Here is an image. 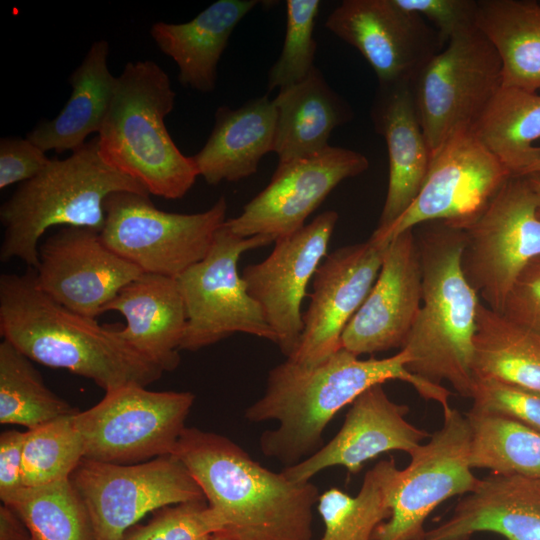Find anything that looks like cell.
Segmentation results:
<instances>
[{
  "label": "cell",
  "mask_w": 540,
  "mask_h": 540,
  "mask_svg": "<svg viewBox=\"0 0 540 540\" xmlns=\"http://www.w3.org/2000/svg\"><path fill=\"white\" fill-rule=\"evenodd\" d=\"M474 413L505 417L540 432V392L494 378L474 377Z\"/></svg>",
  "instance_id": "obj_39"
},
{
  "label": "cell",
  "mask_w": 540,
  "mask_h": 540,
  "mask_svg": "<svg viewBox=\"0 0 540 540\" xmlns=\"http://www.w3.org/2000/svg\"><path fill=\"white\" fill-rule=\"evenodd\" d=\"M80 412L52 392L31 360L9 342L0 343V423L37 428Z\"/></svg>",
  "instance_id": "obj_33"
},
{
  "label": "cell",
  "mask_w": 540,
  "mask_h": 540,
  "mask_svg": "<svg viewBox=\"0 0 540 540\" xmlns=\"http://www.w3.org/2000/svg\"><path fill=\"white\" fill-rule=\"evenodd\" d=\"M125 318L118 336L163 372L176 369L186 328V310L177 279L142 273L105 307Z\"/></svg>",
  "instance_id": "obj_24"
},
{
  "label": "cell",
  "mask_w": 540,
  "mask_h": 540,
  "mask_svg": "<svg viewBox=\"0 0 540 540\" xmlns=\"http://www.w3.org/2000/svg\"><path fill=\"white\" fill-rule=\"evenodd\" d=\"M472 369L474 377L494 378L540 392V335L481 302Z\"/></svg>",
  "instance_id": "obj_31"
},
{
  "label": "cell",
  "mask_w": 540,
  "mask_h": 540,
  "mask_svg": "<svg viewBox=\"0 0 540 540\" xmlns=\"http://www.w3.org/2000/svg\"><path fill=\"white\" fill-rule=\"evenodd\" d=\"M410 83L433 156L453 135L474 131L502 86V63L491 42L476 29L451 39Z\"/></svg>",
  "instance_id": "obj_8"
},
{
  "label": "cell",
  "mask_w": 540,
  "mask_h": 540,
  "mask_svg": "<svg viewBox=\"0 0 540 540\" xmlns=\"http://www.w3.org/2000/svg\"><path fill=\"white\" fill-rule=\"evenodd\" d=\"M369 161L351 149L328 146L311 156L278 162L269 184L225 226L241 237L290 235L343 180L365 172Z\"/></svg>",
  "instance_id": "obj_15"
},
{
  "label": "cell",
  "mask_w": 540,
  "mask_h": 540,
  "mask_svg": "<svg viewBox=\"0 0 540 540\" xmlns=\"http://www.w3.org/2000/svg\"><path fill=\"white\" fill-rule=\"evenodd\" d=\"M524 177H526V179L529 182V184L531 185L532 189L535 191V193L537 194V196L540 199V172L528 174V175H526ZM537 215L540 218V207H539V209L537 211Z\"/></svg>",
  "instance_id": "obj_45"
},
{
  "label": "cell",
  "mask_w": 540,
  "mask_h": 540,
  "mask_svg": "<svg viewBox=\"0 0 540 540\" xmlns=\"http://www.w3.org/2000/svg\"><path fill=\"white\" fill-rule=\"evenodd\" d=\"M493 532L507 540H540V479L491 473L422 540H469Z\"/></svg>",
  "instance_id": "obj_23"
},
{
  "label": "cell",
  "mask_w": 540,
  "mask_h": 540,
  "mask_svg": "<svg viewBox=\"0 0 540 540\" xmlns=\"http://www.w3.org/2000/svg\"><path fill=\"white\" fill-rule=\"evenodd\" d=\"M174 104L168 74L157 63L128 62L97 135L109 166L165 199L182 198L199 176L192 156L181 153L166 128Z\"/></svg>",
  "instance_id": "obj_5"
},
{
  "label": "cell",
  "mask_w": 540,
  "mask_h": 540,
  "mask_svg": "<svg viewBox=\"0 0 540 540\" xmlns=\"http://www.w3.org/2000/svg\"><path fill=\"white\" fill-rule=\"evenodd\" d=\"M319 7V0H287L284 43L279 58L268 72V90L299 83L315 68L317 44L313 30Z\"/></svg>",
  "instance_id": "obj_37"
},
{
  "label": "cell",
  "mask_w": 540,
  "mask_h": 540,
  "mask_svg": "<svg viewBox=\"0 0 540 540\" xmlns=\"http://www.w3.org/2000/svg\"><path fill=\"white\" fill-rule=\"evenodd\" d=\"M211 540H231V539H229L227 536H225L223 534L216 533V534H214V536L212 537Z\"/></svg>",
  "instance_id": "obj_47"
},
{
  "label": "cell",
  "mask_w": 540,
  "mask_h": 540,
  "mask_svg": "<svg viewBox=\"0 0 540 540\" xmlns=\"http://www.w3.org/2000/svg\"><path fill=\"white\" fill-rule=\"evenodd\" d=\"M216 533L206 500H195L156 510L148 523L132 526L121 540H211Z\"/></svg>",
  "instance_id": "obj_38"
},
{
  "label": "cell",
  "mask_w": 540,
  "mask_h": 540,
  "mask_svg": "<svg viewBox=\"0 0 540 540\" xmlns=\"http://www.w3.org/2000/svg\"><path fill=\"white\" fill-rule=\"evenodd\" d=\"M473 133L512 176H525L540 159V95L501 86Z\"/></svg>",
  "instance_id": "obj_30"
},
{
  "label": "cell",
  "mask_w": 540,
  "mask_h": 540,
  "mask_svg": "<svg viewBox=\"0 0 540 540\" xmlns=\"http://www.w3.org/2000/svg\"><path fill=\"white\" fill-rule=\"evenodd\" d=\"M260 1L218 0L186 23L156 22L150 34L178 66L179 82L203 93L214 91L217 65L241 19Z\"/></svg>",
  "instance_id": "obj_26"
},
{
  "label": "cell",
  "mask_w": 540,
  "mask_h": 540,
  "mask_svg": "<svg viewBox=\"0 0 540 540\" xmlns=\"http://www.w3.org/2000/svg\"><path fill=\"white\" fill-rule=\"evenodd\" d=\"M275 129L276 112L267 94L236 109L219 107L207 142L192 156L199 176L216 185L256 173L262 157L273 152Z\"/></svg>",
  "instance_id": "obj_25"
},
{
  "label": "cell",
  "mask_w": 540,
  "mask_h": 540,
  "mask_svg": "<svg viewBox=\"0 0 540 540\" xmlns=\"http://www.w3.org/2000/svg\"><path fill=\"white\" fill-rule=\"evenodd\" d=\"M422 273V302L402 347L410 358L407 369L441 385L447 381L470 398L474 376V337L482 302L461 267L464 230L442 221L414 227Z\"/></svg>",
  "instance_id": "obj_4"
},
{
  "label": "cell",
  "mask_w": 540,
  "mask_h": 540,
  "mask_svg": "<svg viewBox=\"0 0 540 540\" xmlns=\"http://www.w3.org/2000/svg\"><path fill=\"white\" fill-rule=\"evenodd\" d=\"M512 175L473 132H459L433 154L417 197L382 236L390 242L419 224L442 221L465 230L484 212Z\"/></svg>",
  "instance_id": "obj_13"
},
{
  "label": "cell",
  "mask_w": 540,
  "mask_h": 540,
  "mask_svg": "<svg viewBox=\"0 0 540 540\" xmlns=\"http://www.w3.org/2000/svg\"><path fill=\"white\" fill-rule=\"evenodd\" d=\"M443 417L442 427L409 454L391 516L377 527L372 540H422L424 523L438 505L475 489L479 479L470 465L468 419L451 407Z\"/></svg>",
  "instance_id": "obj_14"
},
{
  "label": "cell",
  "mask_w": 540,
  "mask_h": 540,
  "mask_svg": "<svg viewBox=\"0 0 540 540\" xmlns=\"http://www.w3.org/2000/svg\"><path fill=\"white\" fill-rule=\"evenodd\" d=\"M274 241L266 235L241 237L223 224L205 258L177 278L187 317L181 350L197 351L235 333L275 343L262 309L238 273L244 252Z\"/></svg>",
  "instance_id": "obj_10"
},
{
  "label": "cell",
  "mask_w": 540,
  "mask_h": 540,
  "mask_svg": "<svg viewBox=\"0 0 540 540\" xmlns=\"http://www.w3.org/2000/svg\"><path fill=\"white\" fill-rule=\"evenodd\" d=\"M470 465L540 479V432L514 420L468 411Z\"/></svg>",
  "instance_id": "obj_34"
},
{
  "label": "cell",
  "mask_w": 540,
  "mask_h": 540,
  "mask_svg": "<svg viewBox=\"0 0 540 540\" xmlns=\"http://www.w3.org/2000/svg\"><path fill=\"white\" fill-rule=\"evenodd\" d=\"M540 172V159L527 171L526 175ZM525 175V176H526Z\"/></svg>",
  "instance_id": "obj_46"
},
{
  "label": "cell",
  "mask_w": 540,
  "mask_h": 540,
  "mask_svg": "<svg viewBox=\"0 0 540 540\" xmlns=\"http://www.w3.org/2000/svg\"><path fill=\"white\" fill-rule=\"evenodd\" d=\"M325 27L361 53L379 85L411 81L446 44L425 19L393 0H344Z\"/></svg>",
  "instance_id": "obj_17"
},
{
  "label": "cell",
  "mask_w": 540,
  "mask_h": 540,
  "mask_svg": "<svg viewBox=\"0 0 540 540\" xmlns=\"http://www.w3.org/2000/svg\"><path fill=\"white\" fill-rule=\"evenodd\" d=\"M409 361L403 349L383 359H359L344 348L316 365L286 359L269 371L264 394L244 416L253 423H279L261 435L260 450L286 467L293 466L323 447L322 435L329 422L373 385L401 380L423 398L448 409L450 392L409 372Z\"/></svg>",
  "instance_id": "obj_1"
},
{
  "label": "cell",
  "mask_w": 540,
  "mask_h": 540,
  "mask_svg": "<svg viewBox=\"0 0 540 540\" xmlns=\"http://www.w3.org/2000/svg\"><path fill=\"white\" fill-rule=\"evenodd\" d=\"M337 220L333 210L319 214L296 232L277 238L267 258L242 271L248 293L262 309L275 344L287 358L299 346L306 287L326 256Z\"/></svg>",
  "instance_id": "obj_16"
},
{
  "label": "cell",
  "mask_w": 540,
  "mask_h": 540,
  "mask_svg": "<svg viewBox=\"0 0 540 540\" xmlns=\"http://www.w3.org/2000/svg\"><path fill=\"white\" fill-rule=\"evenodd\" d=\"M477 28L500 57L502 86L540 89V3L479 0Z\"/></svg>",
  "instance_id": "obj_29"
},
{
  "label": "cell",
  "mask_w": 540,
  "mask_h": 540,
  "mask_svg": "<svg viewBox=\"0 0 540 540\" xmlns=\"http://www.w3.org/2000/svg\"><path fill=\"white\" fill-rule=\"evenodd\" d=\"M194 400L189 391H150L138 384L106 392L96 405L74 415L84 458L136 464L172 454Z\"/></svg>",
  "instance_id": "obj_9"
},
{
  "label": "cell",
  "mask_w": 540,
  "mask_h": 540,
  "mask_svg": "<svg viewBox=\"0 0 540 540\" xmlns=\"http://www.w3.org/2000/svg\"><path fill=\"white\" fill-rule=\"evenodd\" d=\"M31 540H95L86 506L70 479L22 487L7 503Z\"/></svg>",
  "instance_id": "obj_35"
},
{
  "label": "cell",
  "mask_w": 540,
  "mask_h": 540,
  "mask_svg": "<svg viewBox=\"0 0 540 540\" xmlns=\"http://www.w3.org/2000/svg\"><path fill=\"white\" fill-rule=\"evenodd\" d=\"M45 152L28 138L6 137L0 141V189L34 178L50 163Z\"/></svg>",
  "instance_id": "obj_42"
},
{
  "label": "cell",
  "mask_w": 540,
  "mask_h": 540,
  "mask_svg": "<svg viewBox=\"0 0 540 540\" xmlns=\"http://www.w3.org/2000/svg\"><path fill=\"white\" fill-rule=\"evenodd\" d=\"M119 191L149 194L141 183L103 160L97 136L67 158L51 159L45 169L21 183L2 203L0 260L20 259L36 269L39 242L48 229L84 227L101 232L105 200Z\"/></svg>",
  "instance_id": "obj_6"
},
{
  "label": "cell",
  "mask_w": 540,
  "mask_h": 540,
  "mask_svg": "<svg viewBox=\"0 0 540 540\" xmlns=\"http://www.w3.org/2000/svg\"><path fill=\"white\" fill-rule=\"evenodd\" d=\"M404 10L421 16L439 33L447 44L477 28L476 0H393Z\"/></svg>",
  "instance_id": "obj_40"
},
{
  "label": "cell",
  "mask_w": 540,
  "mask_h": 540,
  "mask_svg": "<svg viewBox=\"0 0 540 540\" xmlns=\"http://www.w3.org/2000/svg\"><path fill=\"white\" fill-rule=\"evenodd\" d=\"M375 131L385 139L388 188L375 236L384 235L410 207L428 174L432 154L421 128L410 81L379 85L371 107Z\"/></svg>",
  "instance_id": "obj_22"
},
{
  "label": "cell",
  "mask_w": 540,
  "mask_h": 540,
  "mask_svg": "<svg viewBox=\"0 0 540 540\" xmlns=\"http://www.w3.org/2000/svg\"><path fill=\"white\" fill-rule=\"evenodd\" d=\"M272 101L276 112L273 152L278 162L321 152L330 146L332 131L353 117L350 106L317 67L301 82L280 89Z\"/></svg>",
  "instance_id": "obj_27"
},
{
  "label": "cell",
  "mask_w": 540,
  "mask_h": 540,
  "mask_svg": "<svg viewBox=\"0 0 540 540\" xmlns=\"http://www.w3.org/2000/svg\"><path fill=\"white\" fill-rule=\"evenodd\" d=\"M400 482L401 470L391 457L366 472L356 496L337 488L320 494L317 508L324 533L319 540H372L391 516Z\"/></svg>",
  "instance_id": "obj_32"
},
{
  "label": "cell",
  "mask_w": 540,
  "mask_h": 540,
  "mask_svg": "<svg viewBox=\"0 0 540 540\" xmlns=\"http://www.w3.org/2000/svg\"><path fill=\"white\" fill-rule=\"evenodd\" d=\"M388 243L371 235L336 249L318 266L300 343L287 359L316 365L342 348V333L375 283Z\"/></svg>",
  "instance_id": "obj_19"
},
{
  "label": "cell",
  "mask_w": 540,
  "mask_h": 540,
  "mask_svg": "<svg viewBox=\"0 0 540 540\" xmlns=\"http://www.w3.org/2000/svg\"><path fill=\"white\" fill-rule=\"evenodd\" d=\"M0 333L31 361L91 379L105 392L129 384L147 387L164 373L117 330L45 294L33 268L0 276Z\"/></svg>",
  "instance_id": "obj_3"
},
{
  "label": "cell",
  "mask_w": 540,
  "mask_h": 540,
  "mask_svg": "<svg viewBox=\"0 0 540 540\" xmlns=\"http://www.w3.org/2000/svg\"><path fill=\"white\" fill-rule=\"evenodd\" d=\"M104 244L117 255L152 273L177 279L201 261L226 221L227 203L220 197L206 211L166 212L155 207L149 194L119 191L104 203Z\"/></svg>",
  "instance_id": "obj_7"
},
{
  "label": "cell",
  "mask_w": 540,
  "mask_h": 540,
  "mask_svg": "<svg viewBox=\"0 0 540 540\" xmlns=\"http://www.w3.org/2000/svg\"><path fill=\"white\" fill-rule=\"evenodd\" d=\"M408 411L407 405L388 397L383 384L373 385L350 404L342 427L328 443L282 472L293 481L304 482L332 466H343L355 474L366 461L383 453L399 450L410 454L430 434L405 419Z\"/></svg>",
  "instance_id": "obj_21"
},
{
  "label": "cell",
  "mask_w": 540,
  "mask_h": 540,
  "mask_svg": "<svg viewBox=\"0 0 540 540\" xmlns=\"http://www.w3.org/2000/svg\"><path fill=\"white\" fill-rule=\"evenodd\" d=\"M74 415L26 431L23 486H41L70 478L84 458L83 440L75 426Z\"/></svg>",
  "instance_id": "obj_36"
},
{
  "label": "cell",
  "mask_w": 540,
  "mask_h": 540,
  "mask_svg": "<svg viewBox=\"0 0 540 540\" xmlns=\"http://www.w3.org/2000/svg\"><path fill=\"white\" fill-rule=\"evenodd\" d=\"M69 479L86 506L95 540H121L149 512L206 500L173 454L136 464L83 458Z\"/></svg>",
  "instance_id": "obj_12"
},
{
  "label": "cell",
  "mask_w": 540,
  "mask_h": 540,
  "mask_svg": "<svg viewBox=\"0 0 540 540\" xmlns=\"http://www.w3.org/2000/svg\"><path fill=\"white\" fill-rule=\"evenodd\" d=\"M422 302V273L414 229L388 243L369 294L345 327L341 347L360 356L404 346Z\"/></svg>",
  "instance_id": "obj_20"
},
{
  "label": "cell",
  "mask_w": 540,
  "mask_h": 540,
  "mask_svg": "<svg viewBox=\"0 0 540 540\" xmlns=\"http://www.w3.org/2000/svg\"><path fill=\"white\" fill-rule=\"evenodd\" d=\"M202 490L218 533L231 540H313L319 490L257 461L222 435L185 428L172 453Z\"/></svg>",
  "instance_id": "obj_2"
},
{
  "label": "cell",
  "mask_w": 540,
  "mask_h": 540,
  "mask_svg": "<svg viewBox=\"0 0 540 540\" xmlns=\"http://www.w3.org/2000/svg\"><path fill=\"white\" fill-rule=\"evenodd\" d=\"M143 272L109 249L100 232L60 227L39 245L38 287L66 308L95 319Z\"/></svg>",
  "instance_id": "obj_18"
},
{
  "label": "cell",
  "mask_w": 540,
  "mask_h": 540,
  "mask_svg": "<svg viewBox=\"0 0 540 540\" xmlns=\"http://www.w3.org/2000/svg\"><path fill=\"white\" fill-rule=\"evenodd\" d=\"M26 432L8 430L0 435V498L7 503L23 486L22 460Z\"/></svg>",
  "instance_id": "obj_43"
},
{
  "label": "cell",
  "mask_w": 540,
  "mask_h": 540,
  "mask_svg": "<svg viewBox=\"0 0 540 540\" xmlns=\"http://www.w3.org/2000/svg\"><path fill=\"white\" fill-rule=\"evenodd\" d=\"M108 55L107 41L94 42L70 75L72 92L63 109L54 119L42 121L27 134L44 152H74L91 133H99L118 80L109 70Z\"/></svg>",
  "instance_id": "obj_28"
},
{
  "label": "cell",
  "mask_w": 540,
  "mask_h": 540,
  "mask_svg": "<svg viewBox=\"0 0 540 540\" xmlns=\"http://www.w3.org/2000/svg\"><path fill=\"white\" fill-rule=\"evenodd\" d=\"M501 314L540 335V256L530 261L519 274Z\"/></svg>",
  "instance_id": "obj_41"
},
{
  "label": "cell",
  "mask_w": 540,
  "mask_h": 540,
  "mask_svg": "<svg viewBox=\"0 0 540 540\" xmlns=\"http://www.w3.org/2000/svg\"><path fill=\"white\" fill-rule=\"evenodd\" d=\"M540 199L524 176H511L464 230L462 271L491 310L502 313L519 274L540 256Z\"/></svg>",
  "instance_id": "obj_11"
},
{
  "label": "cell",
  "mask_w": 540,
  "mask_h": 540,
  "mask_svg": "<svg viewBox=\"0 0 540 540\" xmlns=\"http://www.w3.org/2000/svg\"><path fill=\"white\" fill-rule=\"evenodd\" d=\"M0 540H31L29 530L22 519L4 503L0 506Z\"/></svg>",
  "instance_id": "obj_44"
}]
</instances>
